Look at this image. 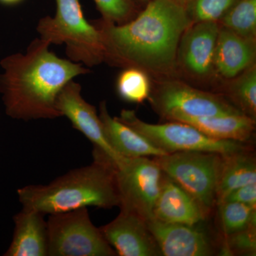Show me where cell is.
Wrapping results in <instances>:
<instances>
[{
  "mask_svg": "<svg viewBox=\"0 0 256 256\" xmlns=\"http://www.w3.org/2000/svg\"><path fill=\"white\" fill-rule=\"evenodd\" d=\"M164 172L150 158L127 159L116 170L120 208L130 210L146 222L154 218Z\"/></svg>",
  "mask_w": 256,
  "mask_h": 256,
  "instance_id": "obj_9",
  "label": "cell"
},
{
  "mask_svg": "<svg viewBox=\"0 0 256 256\" xmlns=\"http://www.w3.org/2000/svg\"><path fill=\"white\" fill-rule=\"evenodd\" d=\"M82 90L80 84L70 80L57 96L56 107L62 117L67 118L73 127L92 142V151L104 156L118 169L128 158L118 154L108 142L95 106L84 98Z\"/></svg>",
  "mask_w": 256,
  "mask_h": 256,
  "instance_id": "obj_10",
  "label": "cell"
},
{
  "mask_svg": "<svg viewBox=\"0 0 256 256\" xmlns=\"http://www.w3.org/2000/svg\"><path fill=\"white\" fill-rule=\"evenodd\" d=\"M23 0H0V2L6 5H14L21 2Z\"/></svg>",
  "mask_w": 256,
  "mask_h": 256,
  "instance_id": "obj_28",
  "label": "cell"
},
{
  "mask_svg": "<svg viewBox=\"0 0 256 256\" xmlns=\"http://www.w3.org/2000/svg\"><path fill=\"white\" fill-rule=\"evenodd\" d=\"M148 99L154 110L168 121L242 114L222 94L204 92L178 80L160 82L152 88Z\"/></svg>",
  "mask_w": 256,
  "mask_h": 256,
  "instance_id": "obj_8",
  "label": "cell"
},
{
  "mask_svg": "<svg viewBox=\"0 0 256 256\" xmlns=\"http://www.w3.org/2000/svg\"><path fill=\"white\" fill-rule=\"evenodd\" d=\"M50 44L36 38L26 52L15 53L0 62V94L5 114L30 121L62 117L56 107L57 96L76 77L90 70L50 50Z\"/></svg>",
  "mask_w": 256,
  "mask_h": 256,
  "instance_id": "obj_2",
  "label": "cell"
},
{
  "mask_svg": "<svg viewBox=\"0 0 256 256\" xmlns=\"http://www.w3.org/2000/svg\"><path fill=\"white\" fill-rule=\"evenodd\" d=\"M223 156L206 152H182L152 158L165 174L212 212L216 206Z\"/></svg>",
  "mask_w": 256,
  "mask_h": 256,
  "instance_id": "obj_7",
  "label": "cell"
},
{
  "mask_svg": "<svg viewBox=\"0 0 256 256\" xmlns=\"http://www.w3.org/2000/svg\"><path fill=\"white\" fill-rule=\"evenodd\" d=\"M92 24L102 36L105 62L158 75L174 73L180 40L191 25L184 0H150L124 24L104 20Z\"/></svg>",
  "mask_w": 256,
  "mask_h": 256,
  "instance_id": "obj_1",
  "label": "cell"
},
{
  "mask_svg": "<svg viewBox=\"0 0 256 256\" xmlns=\"http://www.w3.org/2000/svg\"><path fill=\"white\" fill-rule=\"evenodd\" d=\"M210 214V210L164 173L154 206V220L194 225L206 222Z\"/></svg>",
  "mask_w": 256,
  "mask_h": 256,
  "instance_id": "obj_14",
  "label": "cell"
},
{
  "mask_svg": "<svg viewBox=\"0 0 256 256\" xmlns=\"http://www.w3.org/2000/svg\"><path fill=\"white\" fill-rule=\"evenodd\" d=\"M54 16L40 18V38L50 44H66L69 60L88 67L105 62V48L99 30L85 18L80 0H56Z\"/></svg>",
  "mask_w": 256,
  "mask_h": 256,
  "instance_id": "obj_4",
  "label": "cell"
},
{
  "mask_svg": "<svg viewBox=\"0 0 256 256\" xmlns=\"http://www.w3.org/2000/svg\"><path fill=\"white\" fill-rule=\"evenodd\" d=\"M252 184H256V160L252 146L224 154L217 184L216 206L234 190Z\"/></svg>",
  "mask_w": 256,
  "mask_h": 256,
  "instance_id": "obj_19",
  "label": "cell"
},
{
  "mask_svg": "<svg viewBox=\"0 0 256 256\" xmlns=\"http://www.w3.org/2000/svg\"><path fill=\"white\" fill-rule=\"evenodd\" d=\"M218 23L240 36L256 40V0H238Z\"/></svg>",
  "mask_w": 256,
  "mask_h": 256,
  "instance_id": "obj_22",
  "label": "cell"
},
{
  "mask_svg": "<svg viewBox=\"0 0 256 256\" xmlns=\"http://www.w3.org/2000/svg\"><path fill=\"white\" fill-rule=\"evenodd\" d=\"M220 30L217 22L192 24L180 40L176 67L192 78H210L214 74V56Z\"/></svg>",
  "mask_w": 256,
  "mask_h": 256,
  "instance_id": "obj_12",
  "label": "cell"
},
{
  "mask_svg": "<svg viewBox=\"0 0 256 256\" xmlns=\"http://www.w3.org/2000/svg\"><path fill=\"white\" fill-rule=\"evenodd\" d=\"M222 94L242 114L256 120V66L246 69L242 74L230 79Z\"/></svg>",
  "mask_w": 256,
  "mask_h": 256,
  "instance_id": "obj_20",
  "label": "cell"
},
{
  "mask_svg": "<svg viewBox=\"0 0 256 256\" xmlns=\"http://www.w3.org/2000/svg\"><path fill=\"white\" fill-rule=\"evenodd\" d=\"M48 256H114L117 254L90 220L87 207L50 214Z\"/></svg>",
  "mask_w": 256,
  "mask_h": 256,
  "instance_id": "obj_6",
  "label": "cell"
},
{
  "mask_svg": "<svg viewBox=\"0 0 256 256\" xmlns=\"http://www.w3.org/2000/svg\"><path fill=\"white\" fill-rule=\"evenodd\" d=\"M99 118L104 134L110 146L118 154L124 158H156L166 153L152 144L146 138L136 132L116 117H111L106 101L99 108Z\"/></svg>",
  "mask_w": 256,
  "mask_h": 256,
  "instance_id": "obj_17",
  "label": "cell"
},
{
  "mask_svg": "<svg viewBox=\"0 0 256 256\" xmlns=\"http://www.w3.org/2000/svg\"><path fill=\"white\" fill-rule=\"evenodd\" d=\"M45 215L22 208L13 216L14 233L4 256H48V229Z\"/></svg>",
  "mask_w": 256,
  "mask_h": 256,
  "instance_id": "obj_16",
  "label": "cell"
},
{
  "mask_svg": "<svg viewBox=\"0 0 256 256\" xmlns=\"http://www.w3.org/2000/svg\"><path fill=\"white\" fill-rule=\"evenodd\" d=\"M218 208L222 237L246 228L256 222V208L235 202H223L216 205Z\"/></svg>",
  "mask_w": 256,
  "mask_h": 256,
  "instance_id": "obj_23",
  "label": "cell"
},
{
  "mask_svg": "<svg viewBox=\"0 0 256 256\" xmlns=\"http://www.w3.org/2000/svg\"><path fill=\"white\" fill-rule=\"evenodd\" d=\"M148 228L163 256H212L220 252V242L202 226L148 220Z\"/></svg>",
  "mask_w": 256,
  "mask_h": 256,
  "instance_id": "obj_11",
  "label": "cell"
},
{
  "mask_svg": "<svg viewBox=\"0 0 256 256\" xmlns=\"http://www.w3.org/2000/svg\"><path fill=\"white\" fill-rule=\"evenodd\" d=\"M256 40L245 38L220 26L214 56V72L230 80L255 64Z\"/></svg>",
  "mask_w": 256,
  "mask_h": 256,
  "instance_id": "obj_15",
  "label": "cell"
},
{
  "mask_svg": "<svg viewBox=\"0 0 256 256\" xmlns=\"http://www.w3.org/2000/svg\"><path fill=\"white\" fill-rule=\"evenodd\" d=\"M116 90L120 98L126 102L142 104L150 95V79L142 69L127 67L118 77Z\"/></svg>",
  "mask_w": 256,
  "mask_h": 256,
  "instance_id": "obj_21",
  "label": "cell"
},
{
  "mask_svg": "<svg viewBox=\"0 0 256 256\" xmlns=\"http://www.w3.org/2000/svg\"><path fill=\"white\" fill-rule=\"evenodd\" d=\"M218 255H256V222L249 224L246 228L222 237L220 242Z\"/></svg>",
  "mask_w": 256,
  "mask_h": 256,
  "instance_id": "obj_25",
  "label": "cell"
},
{
  "mask_svg": "<svg viewBox=\"0 0 256 256\" xmlns=\"http://www.w3.org/2000/svg\"><path fill=\"white\" fill-rule=\"evenodd\" d=\"M90 165L70 170L47 184H30L16 191L22 208L50 215L94 206H120L116 168L92 151Z\"/></svg>",
  "mask_w": 256,
  "mask_h": 256,
  "instance_id": "obj_3",
  "label": "cell"
},
{
  "mask_svg": "<svg viewBox=\"0 0 256 256\" xmlns=\"http://www.w3.org/2000/svg\"><path fill=\"white\" fill-rule=\"evenodd\" d=\"M238 0H184L192 24L218 22Z\"/></svg>",
  "mask_w": 256,
  "mask_h": 256,
  "instance_id": "obj_24",
  "label": "cell"
},
{
  "mask_svg": "<svg viewBox=\"0 0 256 256\" xmlns=\"http://www.w3.org/2000/svg\"><path fill=\"white\" fill-rule=\"evenodd\" d=\"M100 229L117 256H161L148 223L136 213L120 208L118 216Z\"/></svg>",
  "mask_w": 256,
  "mask_h": 256,
  "instance_id": "obj_13",
  "label": "cell"
},
{
  "mask_svg": "<svg viewBox=\"0 0 256 256\" xmlns=\"http://www.w3.org/2000/svg\"><path fill=\"white\" fill-rule=\"evenodd\" d=\"M134 1L137 2L138 3L139 2H148L150 0H134Z\"/></svg>",
  "mask_w": 256,
  "mask_h": 256,
  "instance_id": "obj_29",
  "label": "cell"
},
{
  "mask_svg": "<svg viewBox=\"0 0 256 256\" xmlns=\"http://www.w3.org/2000/svg\"><path fill=\"white\" fill-rule=\"evenodd\" d=\"M178 122L191 124L208 137L220 140L249 143L256 130V120L244 114L183 118Z\"/></svg>",
  "mask_w": 256,
  "mask_h": 256,
  "instance_id": "obj_18",
  "label": "cell"
},
{
  "mask_svg": "<svg viewBox=\"0 0 256 256\" xmlns=\"http://www.w3.org/2000/svg\"><path fill=\"white\" fill-rule=\"evenodd\" d=\"M104 21L124 24L138 14V3L134 0H94Z\"/></svg>",
  "mask_w": 256,
  "mask_h": 256,
  "instance_id": "obj_26",
  "label": "cell"
},
{
  "mask_svg": "<svg viewBox=\"0 0 256 256\" xmlns=\"http://www.w3.org/2000/svg\"><path fill=\"white\" fill-rule=\"evenodd\" d=\"M223 202H239L256 208V184L246 185L234 190Z\"/></svg>",
  "mask_w": 256,
  "mask_h": 256,
  "instance_id": "obj_27",
  "label": "cell"
},
{
  "mask_svg": "<svg viewBox=\"0 0 256 256\" xmlns=\"http://www.w3.org/2000/svg\"><path fill=\"white\" fill-rule=\"evenodd\" d=\"M120 122L127 124L166 154L182 152H206L228 154L250 146L249 143L220 140L204 134L191 124L178 121L150 124L138 118L136 112L121 110Z\"/></svg>",
  "mask_w": 256,
  "mask_h": 256,
  "instance_id": "obj_5",
  "label": "cell"
}]
</instances>
